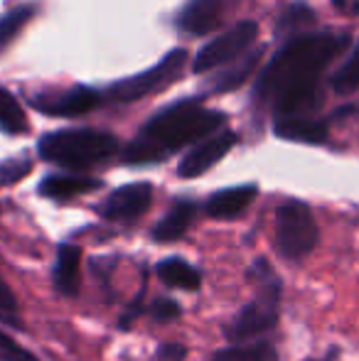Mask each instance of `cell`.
I'll return each mask as SVG.
<instances>
[{
  "instance_id": "obj_1",
  "label": "cell",
  "mask_w": 359,
  "mask_h": 361,
  "mask_svg": "<svg viewBox=\"0 0 359 361\" xmlns=\"http://www.w3.org/2000/svg\"><path fill=\"white\" fill-rule=\"evenodd\" d=\"M350 47L347 32L296 35L266 64L256 81V99L269 101L276 118H296L315 106L325 69Z\"/></svg>"
},
{
  "instance_id": "obj_2",
  "label": "cell",
  "mask_w": 359,
  "mask_h": 361,
  "mask_svg": "<svg viewBox=\"0 0 359 361\" xmlns=\"http://www.w3.org/2000/svg\"><path fill=\"white\" fill-rule=\"evenodd\" d=\"M224 114L205 109L200 99H182L168 106L145 123L140 135L123 152V162L128 165H148L160 162L170 152L185 145L200 143L212 133L221 130Z\"/></svg>"
},
{
  "instance_id": "obj_3",
  "label": "cell",
  "mask_w": 359,
  "mask_h": 361,
  "mask_svg": "<svg viewBox=\"0 0 359 361\" xmlns=\"http://www.w3.org/2000/svg\"><path fill=\"white\" fill-rule=\"evenodd\" d=\"M249 278L256 283V295L249 305L239 310L224 327L226 339L234 344H246L251 339L264 337L278 324L281 317V281L266 258H256L249 271Z\"/></svg>"
},
{
  "instance_id": "obj_4",
  "label": "cell",
  "mask_w": 359,
  "mask_h": 361,
  "mask_svg": "<svg viewBox=\"0 0 359 361\" xmlns=\"http://www.w3.org/2000/svg\"><path fill=\"white\" fill-rule=\"evenodd\" d=\"M39 157L67 170H87L111 160L118 150V140L111 133L91 128L54 130L42 135L37 145Z\"/></svg>"
},
{
  "instance_id": "obj_5",
  "label": "cell",
  "mask_w": 359,
  "mask_h": 361,
  "mask_svg": "<svg viewBox=\"0 0 359 361\" xmlns=\"http://www.w3.org/2000/svg\"><path fill=\"white\" fill-rule=\"evenodd\" d=\"M273 243L281 258L300 263L310 256L320 243V226L312 209L300 200H288L276 209V231Z\"/></svg>"
},
{
  "instance_id": "obj_6",
  "label": "cell",
  "mask_w": 359,
  "mask_h": 361,
  "mask_svg": "<svg viewBox=\"0 0 359 361\" xmlns=\"http://www.w3.org/2000/svg\"><path fill=\"white\" fill-rule=\"evenodd\" d=\"M185 62H187L185 49H170V52L165 54L155 67L145 69L143 74L128 76V79H121V81H116V84H111L109 86V99L128 104V101L145 99V96L155 94V91L168 89L173 81L180 79Z\"/></svg>"
},
{
  "instance_id": "obj_7",
  "label": "cell",
  "mask_w": 359,
  "mask_h": 361,
  "mask_svg": "<svg viewBox=\"0 0 359 361\" xmlns=\"http://www.w3.org/2000/svg\"><path fill=\"white\" fill-rule=\"evenodd\" d=\"M256 35H259V25L244 20V23L234 25L231 30H226L224 35H219L217 39H212L209 44L200 49L195 54V62H192V72L195 74H207L212 69L221 67V64H231L236 59L244 57V52L256 42Z\"/></svg>"
},
{
  "instance_id": "obj_8",
  "label": "cell",
  "mask_w": 359,
  "mask_h": 361,
  "mask_svg": "<svg viewBox=\"0 0 359 361\" xmlns=\"http://www.w3.org/2000/svg\"><path fill=\"white\" fill-rule=\"evenodd\" d=\"M150 202H153V187L148 182H133L111 192L101 202L99 214L116 224H133L150 209Z\"/></svg>"
},
{
  "instance_id": "obj_9",
  "label": "cell",
  "mask_w": 359,
  "mask_h": 361,
  "mask_svg": "<svg viewBox=\"0 0 359 361\" xmlns=\"http://www.w3.org/2000/svg\"><path fill=\"white\" fill-rule=\"evenodd\" d=\"M234 143H236V135L231 133V130H226V128L217 130V133H212L209 138L200 140V143L192 145V150L182 157V162L178 167L180 177L190 180V177L205 175L209 167H214L217 162H219L221 157H224L226 152L234 147Z\"/></svg>"
},
{
  "instance_id": "obj_10",
  "label": "cell",
  "mask_w": 359,
  "mask_h": 361,
  "mask_svg": "<svg viewBox=\"0 0 359 361\" xmlns=\"http://www.w3.org/2000/svg\"><path fill=\"white\" fill-rule=\"evenodd\" d=\"M221 15H224V0H187L178 15V30L200 37L221 23Z\"/></svg>"
},
{
  "instance_id": "obj_11",
  "label": "cell",
  "mask_w": 359,
  "mask_h": 361,
  "mask_svg": "<svg viewBox=\"0 0 359 361\" xmlns=\"http://www.w3.org/2000/svg\"><path fill=\"white\" fill-rule=\"evenodd\" d=\"M96 104H99V94L94 89H89V86H74L67 94L54 96V99H44V96H35L32 99V106L42 111V114L64 116V118L89 114Z\"/></svg>"
},
{
  "instance_id": "obj_12",
  "label": "cell",
  "mask_w": 359,
  "mask_h": 361,
  "mask_svg": "<svg viewBox=\"0 0 359 361\" xmlns=\"http://www.w3.org/2000/svg\"><path fill=\"white\" fill-rule=\"evenodd\" d=\"M259 195L256 185H239V187H226L219 190L207 200V214L214 219H236L241 216L251 207V202Z\"/></svg>"
},
{
  "instance_id": "obj_13",
  "label": "cell",
  "mask_w": 359,
  "mask_h": 361,
  "mask_svg": "<svg viewBox=\"0 0 359 361\" xmlns=\"http://www.w3.org/2000/svg\"><path fill=\"white\" fill-rule=\"evenodd\" d=\"M273 133L283 140L305 145H322L327 140V126L322 121L308 118V116H296V118H276Z\"/></svg>"
},
{
  "instance_id": "obj_14",
  "label": "cell",
  "mask_w": 359,
  "mask_h": 361,
  "mask_svg": "<svg viewBox=\"0 0 359 361\" xmlns=\"http://www.w3.org/2000/svg\"><path fill=\"white\" fill-rule=\"evenodd\" d=\"M79 268H82V248L74 243H62L57 248V261H54V288L64 298H74L79 293Z\"/></svg>"
},
{
  "instance_id": "obj_15",
  "label": "cell",
  "mask_w": 359,
  "mask_h": 361,
  "mask_svg": "<svg viewBox=\"0 0 359 361\" xmlns=\"http://www.w3.org/2000/svg\"><path fill=\"white\" fill-rule=\"evenodd\" d=\"M101 180L96 177H82V175H49L39 182V195L49 197V200H72V197H82L89 192L99 190Z\"/></svg>"
},
{
  "instance_id": "obj_16",
  "label": "cell",
  "mask_w": 359,
  "mask_h": 361,
  "mask_svg": "<svg viewBox=\"0 0 359 361\" xmlns=\"http://www.w3.org/2000/svg\"><path fill=\"white\" fill-rule=\"evenodd\" d=\"M197 207L190 200H180L170 207V212L158 221V226L153 228V238L158 243H173L182 238L190 228V224L195 221Z\"/></svg>"
},
{
  "instance_id": "obj_17",
  "label": "cell",
  "mask_w": 359,
  "mask_h": 361,
  "mask_svg": "<svg viewBox=\"0 0 359 361\" xmlns=\"http://www.w3.org/2000/svg\"><path fill=\"white\" fill-rule=\"evenodd\" d=\"M155 273H158V278L168 288L200 290L202 286V273L180 256H170V258H165V261H160Z\"/></svg>"
},
{
  "instance_id": "obj_18",
  "label": "cell",
  "mask_w": 359,
  "mask_h": 361,
  "mask_svg": "<svg viewBox=\"0 0 359 361\" xmlns=\"http://www.w3.org/2000/svg\"><path fill=\"white\" fill-rule=\"evenodd\" d=\"M261 54H264V47H259L251 54H244L241 59H236L234 67H229L221 74H217L207 89L214 91V94H226V91L239 89V86L256 72V67H259V62H261Z\"/></svg>"
},
{
  "instance_id": "obj_19",
  "label": "cell",
  "mask_w": 359,
  "mask_h": 361,
  "mask_svg": "<svg viewBox=\"0 0 359 361\" xmlns=\"http://www.w3.org/2000/svg\"><path fill=\"white\" fill-rule=\"evenodd\" d=\"M0 128L10 135H20L28 130V116L8 89L0 86Z\"/></svg>"
},
{
  "instance_id": "obj_20",
  "label": "cell",
  "mask_w": 359,
  "mask_h": 361,
  "mask_svg": "<svg viewBox=\"0 0 359 361\" xmlns=\"http://www.w3.org/2000/svg\"><path fill=\"white\" fill-rule=\"evenodd\" d=\"M212 361H278V352L271 342H254L244 347L221 349Z\"/></svg>"
},
{
  "instance_id": "obj_21",
  "label": "cell",
  "mask_w": 359,
  "mask_h": 361,
  "mask_svg": "<svg viewBox=\"0 0 359 361\" xmlns=\"http://www.w3.org/2000/svg\"><path fill=\"white\" fill-rule=\"evenodd\" d=\"M32 13H35L32 5H20V8L10 10V13H5L3 18H0V52L23 32V27L30 23V18H32Z\"/></svg>"
},
{
  "instance_id": "obj_22",
  "label": "cell",
  "mask_w": 359,
  "mask_h": 361,
  "mask_svg": "<svg viewBox=\"0 0 359 361\" xmlns=\"http://www.w3.org/2000/svg\"><path fill=\"white\" fill-rule=\"evenodd\" d=\"M332 89L337 94H355L359 89V44L352 49V54L347 57V62L332 76Z\"/></svg>"
},
{
  "instance_id": "obj_23",
  "label": "cell",
  "mask_w": 359,
  "mask_h": 361,
  "mask_svg": "<svg viewBox=\"0 0 359 361\" xmlns=\"http://www.w3.org/2000/svg\"><path fill=\"white\" fill-rule=\"evenodd\" d=\"M312 20H315V13H312L305 3H293L291 8H286L281 20H278V32L296 35V32H300L303 27H308Z\"/></svg>"
},
{
  "instance_id": "obj_24",
  "label": "cell",
  "mask_w": 359,
  "mask_h": 361,
  "mask_svg": "<svg viewBox=\"0 0 359 361\" xmlns=\"http://www.w3.org/2000/svg\"><path fill=\"white\" fill-rule=\"evenodd\" d=\"M30 170H32V162H30V160L0 162V187L15 185V182H20L23 177H28Z\"/></svg>"
},
{
  "instance_id": "obj_25",
  "label": "cell",
  "mask_w": 359,
  "mask_h": 361,
  "mask_svg": "<svg viewBox=\"0 0 359 361\" xmlns=\"http://www.w3.org/2000/svg\"><path fill=\"white\" fill-rule=\"evenodd\" d=\"M0 361H37L35 354H30L25 347H20L15 339L0 329Z\"/></svg>"
},
{
  "instance_id": "obj_26",
  "label": "cell",
  "mask_w": 359,
  "mask_h": 361,
  "mask_svg": "<svg viewBox=\"0 0 359 361\" xmlns=\"http://www.w3.org/2000/svg\"><path fill=\"white\" fill-rule=\"evenodd\" d=\"M148 312L153 314L158 322H173V319H178L182 314V307L170 298H155L153 305L148 307Z\"/></svg>"
},
{
  "instance_id": "obj_27",
  "label": "cell",
  "mask_w": 359,
  "mask_h": 361,
  "mask_svg": "<svg viewBox=\"0 0 359 361\" xmlns=\"http://www.w3.org/2000/svg\"><path fill=\"white\" fill-rule=\"evenodd\" d=\"M15 317H18V298L8 288V283L0 281V319L15 322Z\"/></svg>"
},
{
  "instance_id": "obj_28",
  "label": "cell",
  "mask_w": 359,
  "mask_h": 361,
  "mask_svg": "<svg viewBox=\"0 0 359 361\" xmlns=\"http://www.w3.org/2000/svg\"><path fill=\"white\" fill-rule=\"evenodd\" d=\"M160 361H185L187 357V349L182 344H163L155 354Z\"/></svg>"
},
{
  "instance_id": "obj_29",
  "label": "cell",
  "mask_w": 359,
  "mask_h": 361,
  "mask_svg": "<svg viewBox=\"0 0 359 361\" xmlns=\"http://www.w3.org/2000/svg\"><path fill=\"white\" fill-rule=\"evenodd\" d=\"M340 352H342L340 347H330V349H327V354H325V357H317V359H305V361H337V357H340Z\"/></svg>"
}]
</instances>
